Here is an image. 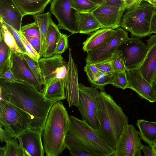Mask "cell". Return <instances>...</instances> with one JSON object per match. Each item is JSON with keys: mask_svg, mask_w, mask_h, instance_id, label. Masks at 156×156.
I'll list each match as a JSON object with an SVG mask.
<instances>
[{"mask_svg": "<svg viewBox=\"0 0 156 156\" xmlns=\"http://www.w3.org/2000/svg\"><path fill=\"white\" fill-rule=\"evenodd\" d=\"M0 98L19 108L27 115L30 128L43 130L50 109L57 100L45 98L34 86L17 81L0 79Z\"/></svg>", "mask_w": 156, "mask_h": 156, "instance_id": "cell-1", "label": "cell"}, {"mask_svg": "<svg viewBox=\"0 0 156 156\" xmlns=\"http://www.w3.org/2000/svg\"><path fill=\"white\" fill-rule=\"evenodd\" d=\"M99 132L109 145L115 150L117 141L129 118L113 97L104 90L97 98Z\"/></svg>", "mask_w": 156, "mask_h": 156, "instance_id": "cell-2", "label": "cell"}, {"mask_svg": "<svg viewBox=\"0 0 156 156\" xmlns=\"http://www.w3.org/2000/svg\"><path fill=\"white\" fill-rule=\"evenodd\" d=\"M69 115L62 101L55 103L50 110L43 130L46 155L57 156L66 148L65 140L69 129Z\"/></svg>", "mask_w": 156, "mask_h": 156, "instance_id": "cell-3", "label": "cell"}, {"mask_svg": "<svg viewBox=\"0 0 156 156\" xmlns=\"http://www.w3.org/2000/svg\"><path fill=\"white\" fill-rule=\"evenodd\" d=\"M69 129L65 138L73 140L92 156H114L115 150L110 146L99 132L82 119L69 116Z\"/></svg>", "mask_w": 156, "mask_h": 156, "instance_id": "cell-4", "label": "cell"}, {"mask_svg": "<svg viewBox=\"0 0 156 156\" xmlns=\"http://www.w3.org/2000/svg\"><path fill=\"white\" fill-rule=\"evenodd\" d=\"M27 114L12 104L0 98V138L1 143L17 138L30 128Z\"/></svg>", "mask_w": 156, "mask_h": 156, "instance_id": "cell-5", "label": "cell"}, {"mask_svg": "<svg viewBox=\"0 0 156 156\" xmlns=\"http://www.w3.org/2000/svg\"><path fill=\"white\" fill-rule=\"evenodd\" d=\"M126 10L122 16L120 27L129 31L133 37L142 38L150 35L154 6L144 1L137 6Z\"/></svg>", "mask_w": 156, "mask_h": 156, "instance_id": "cell-6", "label": "cell"}, {"mask_svg": "<svg viewBox=\"0 0 156 156\" xmlns=\"http://www.w3.org/2000/svg\"><path fill=\"white\" fill-rule=\"evenodd\" d=\"M50 11L57 18L59 29L67 30L72 34L79 33L78 12L73 8L72 0H52Z\"/></svg>", "mask_w": 156, "mask_h": 156, "instance_id": "cell-7", "label": "cell"}, {"mask_svg": "<svg viewBox=\"0 0 156 156\" xmlns=\"http://www.w3.org/2000/svg\"><path fill=\"white\" fill-rule=\"evenodd\" d=\"M140 139L133 126L127 124L117 141L114 156H141L144 145Z\"/></svg>", "mask_w": 156, "mask_h": 156, "instance_id": "cell-8", "label": "cell"}, {"mask_svg": "<svg viewBox=\"0 0 156 156\" xmlns=\"http://www.w3.org/2000/svg\"><path fill=\"white\" fill-rule=\"evenodd\" d=\"M128 38V33L122 28L116 29L113 34L100 46L87 52L86 62L93 64L107 58Z\"/></svg>", "mask_w": 156, "mask_h": 156, "instance_id": "cell-9", "label": "cell"}, {"mask_svg": "<svg viewBox=\"0 0 156 156\" xmlns=\"http://www.w3.org/2000/svg\"><path fill=\"white\" fill-rule=\"evenodd\" d=\"M123 54L125 65L127 69L138 68L144 59L147 51V44L140 38H128L118 48Z\"/></svg>", "mask_w": 156, "mask_h": 156, "instance_id": "cell-10", "label": "cell"}, {"mask_svg": "<svg viewBox=\"0 0 156 156\" xmlns=\"http://www.w3.org/2000/svg\"><path fill=\"white\" fill-rule=\"evenodd\" d=\"M38 63L44 82V88L56 79H64L66 75L67 62L64 61L61 54L40 58Z\"/></svg>", "mask_w": 156, "mask_h": 156, "instance_id": "cell-11", "label": "cell"}, {"mask_svg": "<svg viewBox=\"0 0 156 156\" xmlns=\"http://www.w3.org/2000/svg\"><path fill=\"white\" fill-rule=\"evenodd\" d=\"M66 99L69 107L78 106L79 100L77 65L72 58V50L69 48L67 73L63 79Z\"/></svg>", "mask_w": 156, "mask_h": 156, "instance_id": "cell-12", "label": "cell"}, {"mask_svg": "<svg viewBox=\"0 0 156 156\" xmlns=\"http://www.w3.org/2000/svg\"><path fill=\"white\" fill-rule=\"evenodd\" d=\"M126 74L128 81L127 88L136 92L141 99L150 102H156L152 84L143 77L138 69H128Z\"/></svg>", "mask_w": 156, "mask_h": 156, "instance_id": "cell-13", "label": "cell"}, {"mask_svg": "<svg viewBox=\"0 0 156 156\" xmlns=\"http://www.w3.org/2000/svg\"><path fill=\"white\" fill-rule=\"evenodd\" d=\"M43 130L28 128L18 137L25 156H43L44 150L41 136Z\"/></svg>", "mask_w": 156, "mask_h": 156, "instance_id": "cell-14", "label": "cell"}, {"mask_svg": "<svg viewBox=\"0 0 156 156\" xmlns=\"http://www.w3.org/2000/svg\"><path fill=\"white\" fill-rule=\"evenodd\" d=\"M125 9L108 5H100L91 12L99 22L102 28L116 29L120 27Z\"/></svg>", "mask_w": 156, "mask_h": 156, "instance_id": "cell-15", "label": "cell"}, {"mask_svg": "<svg viewBox=\"0 0 156 156\" xmlns=\"http://www.w3.org/2000/svg\"><path fill=\"white\" fill-rule=\"evenodd\" d=\"M22 54L12 53L10 69L17 81L30 84L40 91L43 86L32 73Z\"/></svg>", "mask_w": 156, "mask_h": 156, "instance_id": "cell-16", "label": "cell"}, {"mask_svg": "<svg viewBox=\"0 0 156 156\" xmlns=\"http://www.w3.org/2000/svg\"><path fill=\"white\" fill-rule=\"evenodd\" d=\"M147 41V52L138 69L143 77L152 84L156 79V34L151 36Z\"/></svg>", "mask_w": 156, "mask_h": 156, "instance_id": "cell-17", "label": "cell"}, {"mask_svg": "<svg viewBox=\"0 0 156 156\" xmlns=\"http://www.w3.org/2000/svg\"><path fill=\"white\" fill-rule=\"evenodd\" d=\"M23 17L13 0H0V17L5 23L20 31Z\"/></svg>", "mask_w": 156, "mask_h": 156, "instance_id": "cell-18", "label": "cell"}, {"mask_svg": "<svg viewBox=\"0 0 156 156\" xmlns=\"http://www.w3.org/2000/svg\"><path fill=\"white\" fill-rule=\"evenodd\" d=\"M24 16L42 13L51 0H13Z\"/></svg>", "mask_w": 156, "mask_h": 156, "instance_id": "cell-19", "label": "cell"}, {"mask_svg": "<svg viewBox=\"0 0 156 156\" xmlns=\"http://www.w3.org/2000/svg\"><path fill=\"white\" fill-rule=\"evenodd\" d=\"M115 30L109 28H101L93 32L83 43V49L88 52L100 46L114 32Z\"/></svg>", "mask_w": 156, "mask_h": 156, "instance_id": "cell-20", "label": "cell"}, {"mask_svg": "<svg viewBox=\"0 0 156 156\" xmlns=\"http://www.w3.org/2000/svg\"><path fill=\"white\" fill-rule=\"evenodd\" d=\"M78 91L79 100L93 110L98 122L97 100L100 92L96 88L87 87L82 83L78 84Z\"/></svg>", "mask_w": 156, "mask_h": 156, "instance_id": "cell-21", "label": "cell"}, {"mask_svg": "<svg viewBox=\"0 0 156 156\" xmlns=\"http://www.w3.org/2000/svg\"><path fill=\"white\" fill-rule=\"evenodd\" d=\"M78 21L79 33L80 34H88L102 28L91 13L78 12Z\"/></svg>", "mask_w": 156, "mask_h": 156, "instance_id": "cell-22", "label": "cell"}, {"mask_svg": "<svg viewBox=\"0 0 156 156\" xmlns=\"http://www.w3.org/2000/svg\"><path fill=\"white\" fill-rule=\"evenodd\" d=\"M42 93L49 99L58 101L65 99L66 97L63 79H57L52 81L44 88Z\"/></svg>", "mask_w": 156, "mask_h": 156, "instance_id": "cell-23", "label": "cell"}, {"mask_svg": "<svg viewBox=\"0 0 156 156\" xmlns=\"http://www.w3.org/2000/svg\"><path fill=\"white\" fill-rule=\"evenodd\" d=\"M140 139L149 145L156 142V122L138 120L136 124Z\"/></svg>", "mask_w": 156, "mask_h": 156, "instance_id": "cell-24", "label": "cell"}, {"mask_svg": "<svg viewBox=\"0 0 156 156\" xmlns=\"http://www.w3.org/2000/svg\"><path fill=\"white\" fill-rule=\"evenodd\" d=\"M59 29L57 25L51 19L48 28L44 57H50L55 54L56 45L62 34Z\"/></svg>", "mask_w": 156, "mask_h": 156, "instance_id": "cell-25", "label": "cell"}, {"mask_svg": "<svg viewBox=\"0 0 156 156\" xmlns=\"http://www.w3.org/2000/svg\"><path fill=\"white\" fill-rule=\"evenodd\" d=\"M33 18L39 28L41 44L40 55L41 57H44L45 51L46 41L48 28L52 19L51 13L49 12L43 14H38L33 16Z\"/></svg>", "mask_w": 156, "mask_h": 156, "instance_id": "cell-26", "label": "cell"}, {"mask_svg": "<svg viewBox=\"0 0 156 156\" xmlns=\"http://www.w3.org/2000/svg\"><path fill=\"white\" fill-rule=\"evenodd\" d=\"M81 115L82 120L99 132V125L95 114L91 108L79 100L77 107Z\"/></svg>", "mask_w": 156, "mask_h": 156, "instance_id": "cell-27", "label": "cell"}, {"mask_svg": "<svg viewBox=\"0 0 156 156\" xmlns=\"http://www.w3.org/2000/svg\"><path fill=\"white\" fill-rule=\"evenodd\" d=\"M0 39V74H1L10 69L12 52L3 39Z\"/></svg>", "mask_w": 156, "mask_h": 156, "instance_id": "cell-28", "label": "cell"}, {"mask_svg": "<svg viewBox=\"0 0 156 156\" xmlns=\"http://www.w3.org/2000/svg\"><path fill=\"white\" fill-rule=\"evenodd\" d=\"M0 38H2L6 44L11 49L12 53L22 54L13 36L9 31L2 19L0 17Z\"/></svg>", "mask_w": 156, "mask_h": 156, "instance_id": "cell-29", "label": "cell"}, {"mask_svg": "<svg viewBox=\"0 0 156 156\" xmlns=\"http://www.w3.org/2000/svg\"><path fill=\"white\" fill-rule=\"evenodd\" d=\"M18 140L17 138H13L5 142V145L2 147L5 151V156H25L23 148Z\"/></svg>", "mask_w": 156, "mask_h": 156, "instance_id": "cell-30", "label": "cell"}, {"mask_svg": "<svg viewBox=\"0 0 156 156\" xmlns=\"http://www.w3.org/2000/svg\"><path fill=\"white\" fill-rule=\"evenodd\" d=\"M22 56L29 69L39 83L43 86L44 82L42 73L38 62L27 54L22 53Z\"/></svg>", "mask_w": 156, "mask_h": 156, "instance_id": "cell-31", "label": "cell"}, {"mask_svg": "<svg viewBox=\"0 0 156 156\" xmlns=\"http://www.w3.org/2000/svg\"><path fill=\"white\" fill-rule=\"evenodd\" d=\"M73 8L80 12L91 13L99 5L89 0H72Z\"/></svg>", "mask_w": 156, "mask_h": 156, "instance_id": "cell-32", "label": "cell"}, {"mask_svg": "<svg viewBox=\"0 0 156 156\" xmlns=\"http://www.w3.org/2000/svg\"><path fill=\"white\" fill-rule=\"evenodd\" d=\"M114 72H126L128 69L125 65L123 54L117 48L112 54Z\"/></svg>", "mask_w": 156, "mask_h": 156, "instance_id": "cell-33", "label": "cell"}, {"mask_svg": "<svg viewBox=\"0 0 156 156\" xmlns=\"http://www.w3.org/2000/svg\"><path fill=\"white\" fill-rule=\"evenodd\" d=\"M116 87L123 90L127 88L128 81L126 75V71L119 72H114L110 82Z\"/></svg>", "mask_w": 156, "mask_h": 156, "instance_id": "cell-34", "label": "cell"}, {"mask_svg": "<svg viewBox=\"0 0 156 156\" xmlns=\"http://www.w3.org/2000/svg\"><path fill=\"white\" fill-rule=\"evenodd\" d=\"M21 31L24 35L35 37L41 40L39 28L35 21L32 23L22 26Z\"/></svg>", "mask_w": 156, "mask_h": 156, "instance_id": "cell-35", "label": "cell"}, {"mask_svg": "<svg viewBox=\"0 0 156 156\" xmlns=\"http://www.w3.org/2000/svg\"><path fill=\"white\" fill-rule=\"evenodd\" d=\"M113 73L105 74L101 72L99 76L91 84V86L101 91L104 90L105 86L110 84Z\"/></svg>", "mask_w": 156, "mask_h": 156, "instance_id": "cell-36", "label": "cell"}, {"mask_svg": "<svg viewBox=\"0 0 156 156\" xmlns=\"http://www.w3.org/2000/svg\"><path fill=\"white\" fill-rule=\"evenodd\" d=\"M93 64L103 73L111 74L114 72L112 55L105 60Z\"/></svg>", "mask_w": 156, "mask_h": 156, "instance_id": "cell-37", "label": "cell"}, {"mask_svg": "<svg viewBox=\"0 0 156 156\" xmlns=\"http://www.w3.org/2000/svg\"><path fill=\"white\" fill-rule=\"evenodd\" d=\"M20 33L23 44L25 48L27 54L32 59L38 62L41 56L35 49L28 42L25 37L20 31Z\"/></svg>", "mask_w": 156, "mask_h": 156, "instance_id": "cell-38", "label": "cell"}, {"mask_svg": "<svg viewBox=\"0 0 156 156\" xmlns=\"http://www.w3.org/2000/svg\"><path fill=\"white\" fill-rule=\"evenodd\" d=\"M84 69L86 73L88 80L91 84L101 73L94 65L87 62H86Z\"/></svg>", "mask_w": 156, "mask_h": 156, "instance_id": "cell-39", "label": "cell"}, {"mask_svg": "<svg viewBox=\"0 0 156 156\" xmlns=\"http://www.w3.org/2000/svg\"><path fill=\"white\" fill-rule=\"evenodd\" d=\"M68 37L65 34H62L56 45L55 54H61L68 48Z\"/></svg>", "mask_w": 156, "mask_h": 156, "instance_id": "cell-40", "label": "cell"}, {"mask_svg": "<svg viewBox=\"0 0 156 156\" xmlns=\"http://www.w3.org/2000/svg\"><path fill=\"white\" fill-rule=\"evenodd\" d=\"M4 23L9 31L13 36L17 44L22 53L27 54L22 41L20 32L16 30L10 26L5 23V22Z\"/></svg>", "mask_w": 156, "mask_h": 156, "instance_id": "cell-41", "label": "cell"}, {"mask_svg": "<svg viewBox=\"0 0 156 156\" xmlns=\"http://www.w3.org/2000/svg\"><path fill=\"white\" fill-rule=\"evenodd\" d=\"M24 35L28 42L40 55L41 45V40L35 37L26 35Z\"/></svg>", "mask_w": 156, "mask_h": 156, "instance_id": "cell-42", "label": "cell"}, {"mask_svg": "<svg viewBox=\"0 0 156 156\" xmlns=\"http://www.w3.org/2000/svg\"><path fill=\"white\" fill-rule=\"evenodd\" d=\"M101 5L114 6L125 9V4L121 0H104Z\"/></svg>", "mask_w": 156, "mask_h": 156, "instance_id": "cell-43", "label": "cell"}, {"mask_svg": "<svg viewBox=\"0 0 156 156\" xmlns=\"http://www.w3.org/2000/svg\"><path fill=\"white\" fill-rule=\"evenodd\" d=\"M125 5L126 10L136 7L144 0H121Z\"/></svg>", "mask_w": 156, "mask_h": 156, "instance_id": "cell-44", "label": "cell"}, {"mask_svg": "<svg viewBox=\"0 0 156 156\" xmlns=\"http://www.w3.org/2000/svg\"><path fill=\"white\" fill-rule=\"evenodd\" d=\"M0 79L9 81H17L10 69L0 74Z\"/></svg>", "mask_w": 156, "mask_h": 156, "instance_id": "cell-45", "label": "cell"}, {"mask_svg": "<svg viewBox=\"0 0 156 156\" xmlns=\"http://www.w3.org/2000/svg\"><path fill=\"white\" fill-rule=\"evenodd\" d=\"M142 150L144 153V156H156L151 145H144Z\"/></svg>", "mask_w": 156, "mask_h": 156, "instance_id": "cell-46", "label": "cell"}, {"mask_svg": "<svg viewBox=\"0 0 156 156\" xmlns=\"http://www.w3.org/2000/svg\"><path fill=\"white\" fill-rule=\"evenodd\" d=\"M150 35L156 34V15L155 12L154 14L151 22Z\"/></svg>", "mask_w": 156, "mask_h": 156, "instance_id": "cell-47", "label": "cell"}, {"mask_svg": "<svg viewBox=\"0 0 156 156\" xmlns=\"http://www.w3.org/2000/svg\"><path fill=\"white\" fill-rule=\"evenodd\" d=\"M99 5H101L104 2V0H89Z\"/></svg>", "mask_w": 156, "mask_h": 156, "instance_id": "cell-48", "label": "cell"}, {"mask_svg": "<svg viewBox=\"0 0 156 156\" xmlns=\"http://www.w3.org/2000/svg\"><path fill=\"white\" fill-rule=\"evenodd\" d=\"M152 85L155 97L156 98V79Z\"/></svg>", "mask_w": 156, "mask_h": 156, "instance_id": "cell-49", "label": "cell"}, {"mask_svg": "<svg viewBox=\"0 0 156 156\" xmlns=\"http://www.w3.org/2000/svg\"><path fill=\"white\" fill-rule=\"evenodd\" d=\"M154 6H156V0H144Z\"/></svg>", "mask_w": 156, "mask_h": 156, "instance_id": "cell-50", "label": "cell"}, {"mask_svg": "<svg viewBox=\"0 0 156 156\" xmlns=\"http://www.w3.org/2000/svg\"><path fill=\"white\" fill-rule=\"evenodd\" d=\"M154 153L156 155V142L151 145Z\"/></svg>", "mask_w": 156, "mask_h": 156, "instance_id": "cell-51", "label": "cell"}, {"mask_svg": "<svg viewBox=\"0 0 156 156\" xmlns=\"http://www.w3.org/2000/svg\"><path fill=\"white\" fill-rule=\"evenodd\" d=\"M154 12L156 15V6H154Z\"/></svg>", "mask_w": 156, "mask_h": 156, "instance_id": "cell-52", "label": "cell"}]
</instances>
